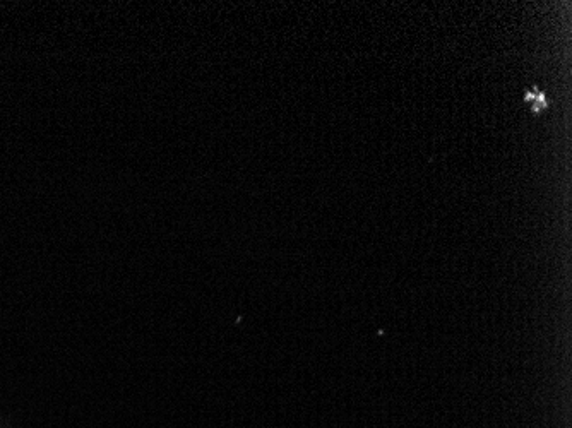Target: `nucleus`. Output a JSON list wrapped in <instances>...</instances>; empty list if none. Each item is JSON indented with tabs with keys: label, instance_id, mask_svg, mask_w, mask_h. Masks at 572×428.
I'll list each match as a JSON object with an SVG mask.
<instances>
[{
	"label": "nucleus",
	"instance_id": "nucleus-1",
	"mask_svg": "<svg viewBox=\"0 0 572 428\" xmlns=\"http://www.w3.org/2000/svg\"><path fill=\"white\" fill-rule=\"evenodd\" d=\"M526 102L533 105V112L538 113L542 108L549 107V102H547V96L540 93V91L535 88L531 93H526Z\"/></svg>",
	"mask_w": 572,
	"mask_h": 428
}]
</instances>
